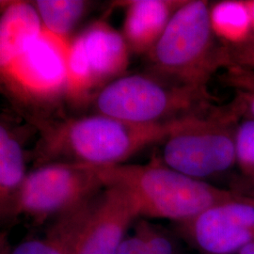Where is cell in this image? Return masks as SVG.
Masks as SVG:
<instances>
[{
  "instance_id": "1",
  "label": "cell",
  "mask_w": 254,
  "mask_h": 254,
  "mask_svg": "<svg viewBox=\"0 0 254 254\" xmlns=\"http://www.w3.org/2000/svg\"><path fill=\"white\" fill-rule=\"evenodd\" d=\"M190 118L160 126L131 124L99 113L37 121L30 124L41 133L33 153L35 167L54 162L93 167L125 164L146 147L163 142Z\"/></svg>"
},
{
  "instance_id": "2",
  "label": "cell",
  "mask_w": 254,
  "mask_h": 254,
  "mask_svg": "<svg viewBox=\"0 0 254 254\" xmlns=\"http://www.w3.org/2000/svg\"><path fill=\"white\" fill-rule=\"evenodd\" d=\"M93 169L105 187L124 191L138 218L146 219L181 223L215 205L249 198L179 173L158 156L144 165L125 163Z\"/></svg>"
},
{
  "instance_id": "3",
  "label": "cell",
  "mask_w": 254,
  "mask_h": 254,
  "mask_svg": "<svg viewBox=\"0 0 254 254\" xmlns=\"http://www.w3.org/2000/svg\"><path fill=\"white\" fill-rule=\"evenodd\" d=\"M91 103L96 113L141 126L173 124L212 109L206 89L151 70L126 73L97 92Z\"/></svg>"
},
{
  "instance_id": "4",
  "label": "cell",
  "mask_w": 254,
  "mask_h": 254,
  "mask_svg": "<svg viewBox=\"0 0 254 254\" xmlns=\"http://www.w3.org/2000/svg\"><path fill=\"white\" fill-rule=\"evenodd\" d=\"M210 8L203 0L184 2L147 54L149 70L183 85L206 89L211 75L231 59L216 43Z\"/></svg>"
},
{
  "instance_id": "5",
  "label": "cell",
  "mask_w": 254,
  "mask_h": 254,
  "mask_svg": "<svg viewBox=\"0 0 254 254\" xmlns=\"http://www.w3.org/2000/svg\"><path fill=\"white\" fill-rule=\"evenodd\" d=\"M70 40L45 27L6 67L0 68L4 90L30 124L48 114L68 93Z\"/></svg>"
},
{
  "instance_id": "6",
  "label": "cell",
  "mask_w": 254,
  "mask_h": 254,
  "mask_svg": "<svg viewBox=\"0 0 254 254\" xmlns=\"http://www.w3.org/2000/svg\"><path fill=\"white\" fill-rule=\"evenodd\" d=\"M240 112L210 109L187 120L164 140L159 159L179 173L201 180L224 173L236 163V131L232 125Z\"/></svg>"
},
{
  "instance_id": "7",
  "label": "cell",
  "mask_w": 254,
  "mask_h": 254,
  "mask_svg": "<svg viewBox=\"0 0 254 254\" xmlns=\"http://www.w3.org/2000/svg\"><path fill=\"white\" fill-rule=\"evenodd\" d=\"M136 218V208L127 194L105 187L81 207L51 222L46 233L70 254H116Z\"/></svg>"
},
{
  "instance_id": "8",
  "label": "cell",
  "mask_w": 254,
  "mask_h": 254,
  "mask_svg": "<svg viewBox=\"0 0 254 254\" xmlns=\"http://www.w3.org/2000/svg\"><path fill=\"white\" fill-rule=\"evenodd\" d=\"M105 188L92 166L54 162L27 173L19 196L17 218L33 225L51 223L94 198Z\"/></svg>"
},
{
  "instance_id": "9",
  "label": "cell",
  "mask_w": 254,
  "mask_h": 254,
  "mask_svg": "<svg viewBox=\"0 0 254 254\" xmlns=\"http://www.w3.org/2000/svg\"><path fill=\"white\" fill-rule=\"evenodd\" d=\"M130 50L122 32L97 20L70 40L67 101L79 106L126 74Z\"/></svg>"
},
{
  "instance_id": "10",
  "label": "cell",
  "mask_w": 254,
  "mask_h": 254,
  "mask_svg": "<svg viewBox=\"0 0 254 254\" xmlns=\"http://www.w3.org/2000/svg\"><path fill=\"white\" fill-rule=\"evenodd\" d=\"M178 227L200 254H236L254 241V198L215 205Z\"/></svg>"
},
{
  "instance_id": "11",
  "label": "cell",
  "mask_w": 254,
  "mask_h": 254,
  "mask_svg": "<svg viewBox=\"0 0 254 254\" xmlns=\"http://www.w3.org/2000/svg\"><path fill=\"white\" fill-rule=\"evenodd\" d=\"M23 127L2 116L0 124V216L2 223L17 219L19 196L26 181L27 155Z\"/></svg>"
},
{
  "instance_id": "12",
  "label": "cell",
  "mask_w": 254,
  "mask_h": 254,
  "mask_svg": "<svg viewBox=\"0 0 254 254\" xmlns=\"http://www.w3.org/2000/svg\"><path fill=\"white\" fill-rule=\"evenodd\" d=\"M184 0H130L126 8L122 34L131 53L147 55L158 42Z\"/></svg>"
},
{
  "instance_id": "13",
  "label": "cell",
  "mask_w": 254,
  "mask_h": 254,
  "mask_svg": "<svg viewBox=\"0 0 254 254\" xmlns=\"http://www.w3.org/2000/svg\"><path fill=\"white\" fill-rule=\"evenodd\" d=\"M0 68L9 65L43 30V23L32 2L1 1Z\"/></svg>"
},
{
  "instance_id": "14",
  "label": "cell",
  "mask_w": 254,
  "mask_h": 254,
  "mask_svg": "<svg viewBox=\"0 0 254 254\" xmlns=\"http://www.w3.org/2000/svg\"><path fill=\"white\" fill-rule=\"evenodd\" d=\"M210 21L217 39L239 47L246 45L254 34L250 12L245 0H224L210 8Z\"/></svg>"
},
{
  "instance_id": "15",
  "label": "cell",
  "mask_w": 254,
  "mask_h": 254,
  "mask_svg": "<svg viewBox=\"0 0 254 254\" xmlns=\"http://www.w3.org/2000/svg\"><path fill=\"white\" fill-rule=\"evenodd\" d=\"M116 254H182L174 236L150 219L136 218Z\"/></svg>"
},
{
  "instance_id": "16",
  "label": "cell",
  "mask_w": 254,
  "mask_h": 254,
  "mask_svg": "<svg viewBox=\"0 0 254 254\" xmlns=\"http://www.w3.org/2000/svg\"><path fill=\"white\" fill-rule=\"evenodd\" d=\"M32 3L44 27L67 40L72 39L70 34L91 6V2L83 0H37Z\"/></svg>"
},
{
  "instance_id": "17",
  "label": "cell",
  "mask_w": 254,
  "mask_h": 254,
  "mask_svg": "<svg viewBox=\"0 0 254 254\" xmlns=\"http://www.w3.org/2000/svg\"><path fill=\"white\" fill-rule=\"evenodd\" d=\"M236 163L254 177V119H247L236 130Z\"/></svg>"
},
{
  "instance_id": "18",
  "label": "cell",
  "mask_w": 254,
  "mask_h": 254,
  "mask_svg": "<svg viewBox=\"0 0 254 254\" xmlns=\"http://www.w3.org/2000/svg\"><path fill=\"white\" fill-rule=\"evenodd\" d=\"M1 254H70L56 237L46 233L42 238H30L14 248L4 247Z\"/></svg>"
},
{
  "instance_id": "19",
  "label": "cell",
  "mask_w": 254,
  "mask_h": 254,
  "mask_svg": "<svg viewBox=\"0 0 254 254\" xmlns=\"http://www.w3.org/2000/svg\"><path fill=\"white\" fill-rule=\"evenodd\" d=\"M239 79L242 81L241 88L244 90L236 104L241 112H246L250 118L254 119V77L242 75Z\"/></svg>"
},
{
  "instance_id": "20",
  "label": "cell",
  "mask_w": 254,
  "mask_h": 254,
  "mask_svg": "<svg viewBox=\"0 0 254 254\" xmlns=\"http://www.w3.org/2000/svg\"><path fill=\"white\" fill-rule=\"evenodd\" d=\"M239 49V53H236V59L240 61V64L254 68V37L244 46L236 47Z\"/></svg>"
},
{
  "instance_id": "21",
  "label": "cell",
  "mask_w": 254,
  "mask_h": 254,
  "mask_svg": "<svg viewBox=\"0 0 254 254\" xmlns=\"http://www.w3.org/2000/svg\"><path fill=\"white\" fill-rule=\"evenodd\" d=\"M245 3L248 7V9H249V12H250L253 30L254 32V0H245Z\"/></svg>"
},
{
  "instance_id": "22",
  "label": "cell",
  "mask_w": 254,
  "mask_h": 254,
  "mask_svg": "<svg viewBox=\"0 0 254 254\" xmlns=\"http://www.w3.org/2000/svg\"><path fill=\"white\" fill-rule=\"evenodd\" d=\"M239 254H254V241L244 246L239 252Z\"/></svg>"
}]
</instances>
